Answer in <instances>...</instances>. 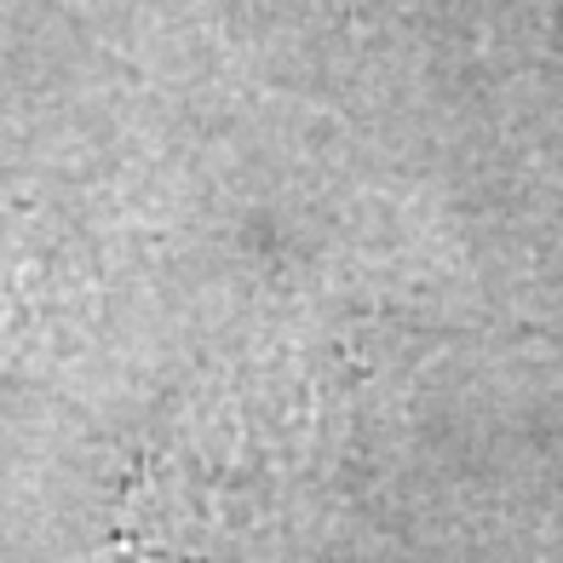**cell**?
I'll return each mask as SVG.
<instances>
[{
	"label": "cell",
	"instance_id": "obj_1",
	"mask_svg": "<svg viewBox=\"0 0 563 563\" xmlns=\"http://www.w3.org/2000/svg\"><path fill=\"white\" fill-rule=\"evenodd\" d=\"M41 340V299H35V271L23 253L0 242V391L18 379Z\"/></svg>",
	"mask_w": 563,
	"mask_h": 563
}]
</instances>
